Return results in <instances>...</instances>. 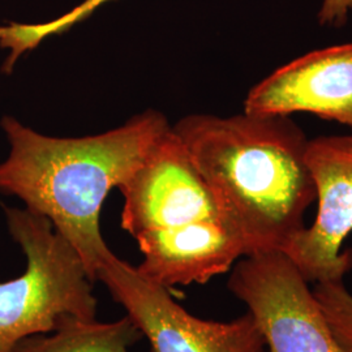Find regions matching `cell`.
<instances>
[{
  "instance_id": "obj_10",
  "label": "cell",
  "mask_w": 352,
  "mask_h": 352,
  "mask_svg": "<svg viewBox=\"0 0 352 352\" xmlns=\"http://www.w3.org/2000/svg\"><path fill=\"white\" fill-rule=\"evenodd\" d=\"M110 1L113 0H84L71 11L46 23H8L0 25V47L10 51L8 58L3 64V72H12L13 67L25 52L34 50L49 37L59 36L71 30L74 26L85 21L98 8Z\"/></svg>"
},
{
  "instance_id": "obj_7",
  "label": "cell",
  "mask_w": 352,
  "mask_h": 352,
  "mask_svg": "<svg viewBox=\"0 0 352 352\" xmlns=\"http://www.w3.org/2000/svg\"><path fill=\"white\" fill-rule=\"evenodd\" d=\"M305 161L316 186L315 222L283 252L308 282L343 280L352 269V251L342 250L352 232V129L309 140Z\"/></svg>"
},
{
  "instance_id": "obj_2",
  "label": "cell",
  "mask_w": 352,
  "mask_h": 352,
  "mask_svg": "<svg viewBox=\"0 0 352 352\" xmlns=\"http://www.w3.org/2000/svg\"><path fill=\"white\" fill-rule=\"evenodd\" d=\"M0 126L10 144L0 162V193L46 217L75 248L90 280H97L113 256L102 236L103 202L170 128L166 118L148 110L119 128L75 139L42 135L12 116H4Z\"/></svg>"
},
{
  "instance_id": "obj_1",
  "label": "cell",
  "mask_w": 352,
  "mask_h": 352,
  "mask_svg": "<svg viewBox=\"0 0 352 352\" xmlns=\"http://www.w3.org/2000/svg\"><path fill=\"white\" fill-rule=\"evenodd\" d=\"M245 256L285 251L316 202L309 140L289 116L190 115L173 126Z\"/></svg>"
},
{
  "instance_id": "obj_5",
  "label": "cell",
  "mask_w": 352,
  "mask_h": 352,
  "mask_svg": "<svg viewBox=\"0 0 352 352\" xmlns=\"http://www.w3.org/2000/svg\"><path fill=\"white\" fill-rule=\"evenodd\" d=\"M308 283L285 252L266 251L238 260L227 286L248 307L269 352H346Z\"/></svg>"
},
{
  "instance_id": "obj_11",
  "label": "cell",
  "mask_w": 352,
  "mask_h": 352,
  "mask_svg": "<svg viewBox=\"0 0 352 352\" xmlns=\"http://www.w3.org/2000/svg\"><path fill=\"white\" fill-rule=\"evenodd\" d=\"M314 294L334 337L344 351L352 352L351 292L343 280H329L316 283Z\"/></svg>"
},
{
  "instance_id": "obj_12",
  "label": "cell",
  "mask_w": 352,
  "mask_h": 352,
  "mask_svg": "<svg viewBox=\"0 0 352 352\" xmlns=\"http://www.w3.org/2000/svg\"><path fill=\"white\" fill-rule=\"evenodd\" d=\"M350 10H352V0H324L318 13L320 24L342 25Z\"/></svg>"
},
{
  "instance_id": "obj_8",
  "label": "cell",
  "mask_w": 352,
  "mask_h": 352,
  "mask_svg": "<svg viewBox=\"0 0 352 352\" xmlns=\"http://www.w3.org/2000/svg\"><path fill=\"white\" fill-rule=\"evenodd\" d=\"M244 113H309L352 129V43L316 50L286 64L252 88Z\"/></svg>"
},
{
  "instance_id": "obj_4",
  "label": "cell",
  "mask_w": 352,
  "mask_h": 352,
  "mask_svg": "<svg viewBox=\"0 0 352 352\" xmlns=\"http://www.w3.org/2000/svg\"><path fill=\"white\" fill-rule=\"evenodd\" d=\"M3 210L26 269L0 283V352H14L28 337L54 331L63 316L96 318L93 282L75 248L46 217L26 208Z\"/></svg>"
},
{
  "instance_id": "obj_6",
  "label": "cell",
  "mask_w": 352,
  "mask_h": 352,
  "mask_svg": "<svg viewBox=\"0 0 352 352\" xmlns=\"http://www.w3.org/2000/svg\"><path fill=\"white\" fill-rule=\"evenodd\" d=\"M123 305L151 352H265L264 337L251 314L230 322L201 320L171 298L168 289L140 274L115 254L97 273Z\"/></svg>"
},
{
  "instance_id": "obj_3",
  "label": "cell",
  "mask_w": 352,
  "mask_h": 352,
  "mask_svg": "<svg viewBox=\"0 0 352 352\" xmlns=\"http://www.w3.org/2000/svg\"><path fill=\"white\" fill-rule=\"evenodd\" d=\"M122 227L138 241L141 276L170 289L206 283L245 256L188 151L170 126L120 184Z\"/></svg>"
},
{
  "instance_id": "obj_9",
  "label": "cell",
  "mask_w": 352,
  "mask_h": 352,
  "mask_svg": "<svg viewBox=\"0 0 352 352\" xmlns=\"http://www.w3.org/2000/svg\"><path fill=\"white\" fill-rule=\"evenodd\" d=\"M144 338L129 316L113 321L98 322L77 316L65 315L54 331L21 340L14 352H128Z\"/></svg>"
}]
</instances>
